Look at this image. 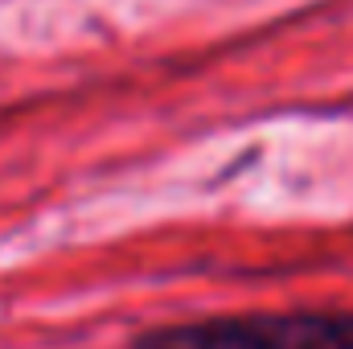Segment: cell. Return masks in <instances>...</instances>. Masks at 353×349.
<instances>
[{
	"label": "cell",
	"mask_w": 353,
	"mask_h": 349,
	"mask_svg": "<svg viewBox=\"0 0 353 349\" xmlns=\"http://www.w3.org/2000/svg\"><path fill=\"white\" fill-rule=\"evenodd\" d=\"M128 349H353V308H259L152 325Z\"/></svg>",
	"instance_id": "cell-1"
}]
</instances>
